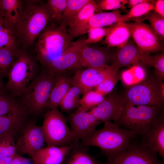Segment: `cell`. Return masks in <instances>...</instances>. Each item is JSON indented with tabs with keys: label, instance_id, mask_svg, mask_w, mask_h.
<instances>
[{
	"label": "cell",
	"instance_id": "2e32d148",
	"mask_svg": "<svg viewBox=\"0 0 164 164\" xmlns=\"http://www.w3.org/2000/svg\"><path fill=\"white\" fill-rule=\"evenodd\" d=\"M126 102L125 98L113 95L104 98L103 101L88 112L101 123L114 122L118 120Z\"/></svg>",
	"mask_w": 164,
	"mask_h": 164
},
{
	"label": "cell",
	"instance_id": "ee69618b",
	"mask_svg": "<svg viewBox=\"0 0 164 164\" xmlns=\"http://www.w3.org/2000/svg\"><path fill=\"white\" fill-rule=\"evenodd\" d=\"M15 155L12 156L0 158V164H10Z\"/></svg>",
	"mask_w": 164,
	"mask_h": 164
},
{
	"label": "cell",
	"instance_id": "f35d334b",
	"mask_svg": "<svg viewBox=\"0 0 164 164\" xmlns=\"http://www.w3.org/2000/svg\"><path fill=\"white\" fill-rule=\"evenodd\" d=\"M109 28H98L90 29L87 32L88 37L86 39V43L88 44L96 43L101 40L106 36L109 31Z\"/></svg>",
	"mask_w": 164,
	"mask_h": 164
},
{
	"label": "cell",
	"instance_id": "7bdbcfd3",
	"mask_svg": "<svg viewBox=\"0 0 164 164\" xmlns=\"http://www.w3.org/2000/svg\"><path fill=\"white\" fill-rule=\"evenodd\" d=\"M153 1L149 0H128V7L132 8L133 6L140 3L146 2H151Z\"/></svg>",
	"mask_w": 164,
	"mask_h": 164
},
{
	"label": "cell",
	"instance_id": "83f0119b",
	"mask_svg": "<svg viewBox=\"0 0 164 164\" xmlns=\"http://www.w3.org/2000/svg\"><path fill=\"white\" fill-rule=\"evenodd\" d=\"M97 9V4L94 0H90L86 5L70 21L68 31L87 21L94 14Z\"/></svg>",
	"mask_w": 164,
	"mask_h": 164
},
{
	"label": "cell",
	"instance_id": "4316f807",
	"mask_svg": "<svg viewBox=\"0 0 164 164\" xmlns=\"http://www.w3.org/2000/svg\"><path fill=\"white\" fill-rule=\"evenodd\" d=\"M82 94H84L83 92L80 87L73 86L70 88L58 106L64 112H71L79 107L80 96Z\"/></svg>",
	"mask_w": 164,
	"mask_h": 164
},
{
	"label": "cell",
	"instance_id": "30bf717a",
	"mask_svg": "<svg viewBox=\"0 0 164 164\" xmlns=\"http://www.w3.org/2000/svg\"><path fill=\"white\" fill-rule=\"evenodd\" d=\"M157 153L140 142L131 143L124 152L108 160V164H163Z\"/></svg>",
	"mask_w": 164,
	"mask_h": 164
},
{
	"label": "cell",
	"instance_id": "d590c367",
	"mask_svg": "<svg viewBox=\"0 0 164 164\" xmlns=\"http://www.w3.org/2000/svg\"><path fill=\"white\" fill-rule=\"evenodd\" d=\"M67 0H49L47 5L50 10L51 21L61 22L65 12Z\"/></svg>",
	"mask_w": 164,
	"mask_h": 164
},
{
	"label": "cell",
	"instance_id": "7dc6e473",
	"mask_svg": "<svg viewBox=\"0 0 164 164\" xmlns=\"http://www.w3.org/2000/svg\"><path fill=\"white\" fill-rule=\"evenodd\" d=\"M32 159L23 158L21 164H33L31 162Z\"/></svg>",
	"mask_w": 164,
	"mask_h": 164
},
{
	"label": "cell",
	"instance_id": "8fae6325",
	"mask_svg": "<svg viewBox=\"0 0 164 164\" xmlns=\"http://www.w3.org/2000/svg\"><path fill=\"white\" fill-rule=\"evenodd\" d=\"M87 45L84 38L71 42L62 53L43 67L44 70L58 75L66 70L78 68L80 50Z\"/></svg>",
	"mask_w": 164,
	"mask_h": 164
},
{
	"label": "cell",
	"instance_id": "4fadbf2b",
	"mask_svg": "<svg viewBox=\"0 0 164 164\" xmlns=\"http://www.w3.org/2000/svg\"><path fill=\"white\" fill-rule=\"evenodd\" d=\"M45 144L41 126L32 122H29L24 127L17 141L16 144V152L30 155L44 148Z\"/></svg>",
	"mask_w": 164,
	"mask_h": 164
},
{
	"label": "cell",
	"instance_id": "ba28073f",
	"mask_svg": "<svg viewBox=\"0 0 164 164\" xmlns=\"http://www.w3.org/2000/svg\"><path fill=\"white\" fill-rule=\"evenodd\" d=\"M157 79L147 78L131 86L127 91L126 101L136 105L155 106L160 109L164 97V84Z\"/></svg>",
	"mask_w": 164,
	"mask_h": 164
},
{
	"label": "cell",
	"instance_id": "6da1fadb",
	"mask_svg": "<svg viewBox=\"0 0 164 164\" xmlns=\"http://www.w3.org/2000/svg\"><path fill=\"white\" fill-rule=\"evenodd\" d=\"M138 137L134 132L122 128L111 121H107L104 122L102 128L95 130L79 143L84 146L99 148L108 160L124 152L131 142Z\"/></svg>",
	"mask_w": 164,
	"mask_h": 164
},
{
	"label": "cell",
	"instance_id": "e575fe53",
	"mask_svg": "<svg viewBox=\"0 0 164 164\" xmlns=\"http://www.w3.org/2000/svg\"><path fill=\"white\" fill-rule=\"evenodd\" d=\"M20 106L19 101L7 92H0V116L15 110Z\"/></svg>",
	"mask_w": 164,
	"mask_h": 164
},
{
	"label": "cell",
	"instance_id": "5bb4252c",
	"mask_svg": "<svg viewBox=\"0 0 164 164\" xmlns=\"http://www.w3.org/2000/svg\"><path fill=\"white\" fill-rule=\"evenodd\" d=\"M129 25L133 40L142 52L149 54L162 50L157 35L149 25L140 22H132Z\"/></svg>",
	"mask_w": 164,
	"mask_h": 164
},
{
	"label": "cell",
	"instance_id": "1f68e13d",
	"mask_svg": "<svg viewBox=\"0 0 164 164\" xmlns=\"http://www.w3.org/2000/svg\"><path fill=\"white\" fill-rule=\"evenodd\" d=\"M84 94L80 99L79 107L86 111L97 106L105 98L104 96L95 91L90 90Z\"/></svg>",
	"mask_w": 164,
	"mask_h": 164
},
{
	"label": "cell",
	"instance_id": "cb8c5ba5",
	"mask_svg": "<svg viewBox=\"0 0 164 164\" xmlns=\"http://www.w3.org/2000/svg\"><path fill=\"white\" fill-rule=\"evenodd\" d=\"M77 141L62 164H101L89 153L88 147L81 145Z\"/></svg>",
	"mask_w": 164,
	"mask_h": 164
},
{
	"label": "cell",
	"instance_id": "5b68a950",
	"mask_svg": "<svg viewBox=\"0 0 164 164\" xmlns=\"http://www.w3.org/2000/svg\"><path fill=\"white\" fill-rule=\"evenodd\" d=\"M160 109L155 106L136 105L126 101L119 118L114 123L142 136L161 116Z\"/></svg>",
	"mask_w": 164,
	"mask_h": 164
},
{
	"label": "cell",
	"instance_id": "8992f818",
	"mask_svg": "<svg viewBox=\"0 0 164 164\" xmlns=\"http://www.w3.org/2000/svg\"><path fill=\"white\" fill-rule=\"evenodd\" d=\"M36 75V65L33 59L26 53H19L7 74L6 92L15 98L20 97Z\"/></svg>",
	"mask_w": 164,
	"mask_h": 164
},
{
	"label": "cell",
	"instance_id": "b9f144b4",
	"mask_svg": "<svg viewBox=\"0 0 164 164\" xmlns=\"http://www.w3.org/2000/svg\"><path fill=\"white\" fill-rule=\"evenodd\" d=\"M154 11L164 17V1L157 0L155 5Z\"/></svg>",
	"mask_w": 164,
	"mask_h": 164
},
{
	"label": "cell",
	"instance_id": "7a4b0ae2",
	"mask_svg": "<svg viewBox=\"0 0 164 164\" xmlns=\"http://www.w3.org/2000/svg\"><path fill=\"white\" fill-rule=\"evenodd\" d=\"M66 26L60 23L57 26L52 23L40 34L35 47V57L44 67L59 56L71 42Z\"/></svg>",
	"mask_w": 164,
	"mask_h": 164
},
{
	"label": "cell",
	"instance_id": "44dd1931",
	"mask_svg": "<svg viewBox=\"0 0 164 164\" xmlns=\"http://www.w3.org/2000/svg\"><path fill=\"white\" fill-rule=\"evenodd\" d=\"M28 115L20 105L13 111L0 116V135L16 134L22 128Z\"/></svg>",
	"mask_w": 164,
	"mask_h": 164
},
{
	"label": "cell",
	"instance_id": "484cf974",
	"mask_svg": "<svg viewBox=\"0 0 164 164\" xmlns=\"http://www.w3.org/2000/svg\"><path fill=\"white\" fill-rule=\"evenodd\" d=\"M14 27L0 15V48L16 51Z\"/></svg>",
	"mask_w": 164,
	"mask_h": 164
},
{
	"label": "cell",
	"instance_id": "9c48e42d",
	"mask_svg": "<svg viewBox=\"0 0 164 164\" xmlns=\"http://www.w3.org/2000/svg\"><path fill=\"white\" fill-rule=\"evenodd\" d=\"M152 57L142 52L133 40H128L123 46L118 47L112 54V65L118 70L121 67L135 65H152Z\"/></svg>",
	"mask_w": 164,
	"mask_h": 164
},
{
	"label": "cell",
	"instance_id": "f546056e",
	"mask_svg": "<svg viewBox=\"0 0 164 164\" xmlns=\"http://www.w3.org/2000/svg\"><path fill=\"white\" fill-rule=\"evenodd\" d=\"M90 0H67L66 8L60 23L67 26Z\"/></svg>",
	"mask_w": 164,
	"mask_h": 164
},
{
	"label": "cell",
	"instance_id": "74e56055",
	"mask_svg": "<svg viewBox=\"0 0 164 164\" xmlns=\"http://www.w3.org/2000/svg\"><path fill=\"white\" fill-rule=\"evenodd\" d=\"M117 72H114L105 78L96 87L95 91L103 96L111 92L118 81Z\"/></svg>",
	"mask_w": 164,
	"mask_h": 164
},
{
	"label": "cell",
	"instance_id": "4dcf8cb0",
	"mask_svg": "<svg viewBox=\"0 0 164 164\" xmlns=\"http://www.w3.org/2000/svg\"><path fill=\"white\" fill-rule=\"evenodd\" d=\"M16 134L9 133L0 135V158L15 155L16 144L14 136Z\"/></svg>",
	"mask_w": 164,
	"mask_h": 164
},
{
	"label": "cell",
	"instance_id": "ab89813d",
	"mask_svg": "<svg viewBox=\"0 0 164 164\" xmlns=\"http://www.w3.org/2000/svg\"><path fill=\"white\" fill-rule=\"evenodd\" d=\"M128 3L127 0H103L97 4V9L109 10L124 8Z\"/></svg>",
	"mask_w": 164,
	"mask_h": 164
},
{
	"label": "cell",
	"instance_id": "7c38bea8",
	"mask_svg": "<svg viewBox=\"0 0 164 164\" xmlns=\"http://www.w3.org/2000/svg\"><path fill=\"white\" fill-rule=\"evenodd\" d=\"M112 66L107 65L97 68L79 70L69 78L70 84L80 87L84 94L96 87L111 73L117 71Z\"/></svg>",
	"mask_w": 164,
	"mask_h": 164
},
{
	"label": "cell",
	"instance_id": "d4e9b609",
	"mask_svg": "<svg viewBox=\"0 0 164 164\" xmlns=\"http://www.w3.org/2000/svg\"><path fill=\"white\" fill-rule=\"evenodd\" d=\"M23 9L20 1L0 0V15L14 27L18 22Z\"/></svg>",
	"mask_w": 164,
	"mask_h": 164
},
{
	"label": "cell",
	"instance_id": "60d3db41",
	"mask_svg": "<svg viewBox=\"0 0 164 164\" xmlns=\"http://www.w3.org/2000/svg\"><path fill=\"white\" fill-rule=\"evenodd\" d=\"M152 65L155 68L154 72L156 78L161 81L164 77V54H160L152 57Z\"/></svg>",
	"mask_w": 164,
	"mask_h": 164
},
{
	"label": "cell",
	"instance_id": "8d00e7d4",
	"mask_svg": "<svg viewBox=\"0 0 164 164\" xmlns=\"http://www.w3.org/2000/svg\"><path fill=\"white\" fill-rule=\"evenodd\" d=\"M147 18L150 23L154 31L159 40L164 38V18L152 11L147 15Z\"/></svg>",
	"mask_w": 164,
	"mask_h": 164
},
{
	"label": "cell",
	"instance_id": "e0dca14e",
	"mask_svg": "<svg viewBox=\"0 0 164 164\" xmlns=\"http://www.w3.org/2000/svg\"><path fill=\"white\" fill-rule=\"evenodd\" d=\"M123 15L119 9L94 14L87 21L69 31L68 33L72 39L87 33L90 29L102 28L120 22Z\"/></svg>",
	"mask_w": 164,
	"mask_h": 164
},
{
	"label": "cell",
	"instance_id": "ffe728a7",
	"mask_svg": "<svg viewBox=\"0 0 164 164\" xmlns=\"http://www.w3.org/2000/svg\"><path fill=\"white\" fill-rule=\"evenodd\" d=\"M142 137L140 143L164 158V119L161 115Z\"/></svg>",
	"mask_w": 164,
	"mask_h": 164
},
{
	"label": "cell",
	"instance_id": "603a6c76",
	"mask_svg": "<svg viewBox=\"0 0 164 164\" xmlns=\"http://www.w3.org/2000/svg\"><path fill=\"white\" fill-rule=\"evenodd\" d=\"M69 78L63 73L58 74L51 90L46 109L57 108L70 88Z\"/></svg>",
	"mask_w": 164,
	"mask_h": 164
},
{
	"label": "cell",
	"instance_id": "f6af8a7d",
	"mask_svg": "<svg viewBox=\"0 0 164 164\" xmlns=\"http://www.w3.org/2000/svg\"><path fill=\"white\" fill-rule=\"evenodd\" d=\"M23 157L16 154L10 164H21Z\"/></svg>",
	"mask_w": 164,
	"mask_h": 164
},
{
	"label": "cell",
	"instance_id": "9a60e30c",
	"mask_svg": "<svg viewBox=\"0 0 164 164\" xmlns=\"http://www.w3.org/2000/svg\"><path fill=\"white\" fill-rule=\"evenodd\" d=\"M68 121L72 132L78 141L88 137L101 123L93 114L79 107L70 114Z\"/></svg>",
	"mask_w": 164,
	"mask_h": 164
},
{
	"label": "cell",
	"instance_id": "7402d4cb",
	"mask_svg": "<svg viewBox=\"0 0 164 164\" xmlns=\"http://www.w3.org/2000/svg\"><path fill=\"white\" fill-rule=\"evenodd\" d=\"M131 35L129 24L119 22L110 27L105 36V43L108 47H120L126 43Z\"/></svg>",
	"mask_w": 164,
	"mask_h": 164
},
{
	"label": "cell",
	"instance_id": "836d02e7",
	"mask_svg": "<svg viewBox=\"0 0 164 164\" xmlns=\"http://www.w3.org/2000/svg\"><path fill=\"white\" fill-rule=\"evenodd\" d=\"M155 5L151 2L140 3L132 8L128 13L123 15L120 22H125L131 19L147 15L154 9Z\"/></svg>",
	"mask_w": 164,
	"mask_h": 164
},
{
	"label": "cell",
	"instance_id": "277c9868",
	"mask_svg": "<svg viewBox=\"0 0 164 164\" xmlns=\"http://www.w3.org/2000/svg\"><path fill=\"white\" fill-rule=\"evenodd\" d=\"M58 75L43 70L29 84L19 101L28 114H39L46 108L51 90Z\"/></svg>",
	"mask_w": 164,
	"mask_h": 164
},
{
	"label": "cell",
	"instance_id": "d6a6232c",
	"mask_svg": "<svg viewBox=\"0 0 164 164\" xmlns=\"http://www.w3.org/2000/svg\"><path fill=\"white\" fill-rule=\"evenodd\" d=\"M19 53L5 48H0V73L3 77L7 74Z\"/></svg>",
	"mask_w": 164,
	"mask_h": 164
},
{
	"label": "cell",
	"instance_id": "3957f363",
	"mask_svg": "<svg viewBox=\"0 0 164 164\" xmlns=\"http://www.w3.org/2000/svg\"><path fill=\"white\" fill-rule=\"evenodd\" d=\"M50 21V12L47 4L29 3L23 8L14 26L15 36L25 45H31Z\"/></svg>",
	"mask_w": 164,
	"mask_h": 164
},
{
	"label": "cell",
	"instance_id": "f1b7e54d",
	"mask_svg": "<svg viewBox=\"0 0 164 164\" xmlns=\"http://www.w3.org/2000/svg\"><path fill=\"white\" fill-rule=\"evenodd\" d=\"M146 72L142 66L135 65L124 71L121 78L124 83L131 86L143 80L146 77Z\"/></svg>",
	"mask_w": 164,
	"mask_h": 164
},
{
	"label": "cell",
	"instance_id": "ac0fdd59",
	"mask_svg": "<svg viewBox=\"0 0 164 164\" xmlns=\"http://www.w3.org/2000/svg\"><path fill=\"white\" fill-rule=\"evenodd\" d=\"M112 54L107 48L89 46L88 44L80 50L79 67L97 68L106 65Z\"/></svg>",
	"mask_w": 164,
	"mask_h": 164
},
{
	"label": "cell",
	"instance_id": "d6986e66",
	"mask_svg": "<svg viewBox=\"0 0 164 164\" xmlns=\"http://www.w3.org/2000/svg\"><path fill=\"white\" fill-rule=\"evenodd\" d=\"M73 144L65 147L47 146L30 155L34 164H62Z\"/></svg>",
	"mask_w": 164,
	"mask_h": 164
},
{
	"label": "cell",
	"instance_id": "bcb514c9",
	"mask_svg": "<svg viewBox=\"0 0 164 164\" xmlns=\"http://www.w3.org/2000/svg\"><path fill=\"white\" fill-rule=\"evenodd\" d=\"M3 77L0 73V92H7L5 88V85L3 83Z\"/></svg>",
	"mask_w": 164,
	"mask_h": 164
},
{
	"label": "cell",
	"instance_id": "52a82bcc",
	"mask_svg": "<svg viewBox=\"0 0 164 164\" xmlns=\"http://www.w3.org/2000/svg\"><path fill=\"white\" fill-rule=\"evenodd\" d=\"M41 127L47 146H67L78 141L57 108L46 112Z\"/></svg>",
	"mask_w": 164,
	"mask_h": 164
}]
</instances>
